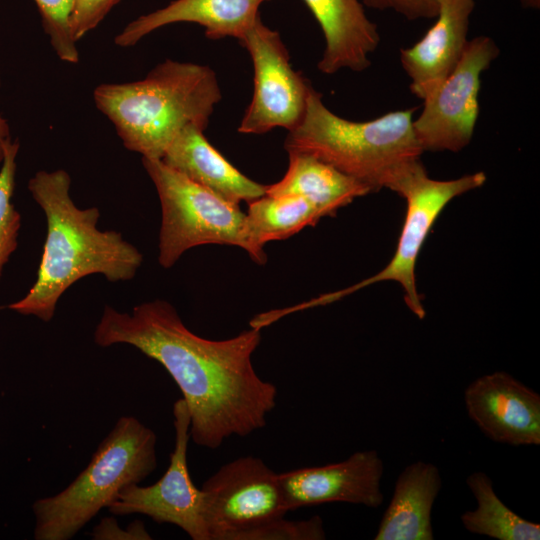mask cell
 Listing matches in <instances>:
<instances>
[{
	"mask_svg": "<svg viewBox=\"0 0 540 540\" xmlns=\"http://www.w3.org/2000/svg\"><path fill=\"white\" fill-rule=\"evenodd\" d=\"M19 142L11 140L0 167V278L5 264L18 246L21 215L12 203Z\"/></svg>",
	"mask_w": 540,
	"mask_h": 540,
	"instance_id": "22",
	"label": "cell"
},
{
	"mask_svg": "<svg viewBox=\"0 0 540 540\" xmlns=\"http://www.w3.org/2000/svg\"><path fill=\"white\" fill-rule=\"evenodd\" d=\"M166 166L205 187L223 199L239 205L266 194L257 183L236 169L196 125L184 127L160 159Z\"/></svg>",
	"mask_w": 540,
	"mask_h": 540,
	"instance_id": "16",
	"label": "cell"
},
{
	"mask_svg": "<svg viewBox=\"0 0 540 540\" xmlns=\"http://www.w3.org/2000/svg\"><path fill=\"white\" fill-rule=\"evenodd\" d=\"M266 1L270 0H174L132 20L114 42L119 47H131L149 33L180 22L202 26L206 37L213 40H240L259 17V7Z\"/></svg>",
	"mask_w": 540,
	"mask_h": 540,
	"instance_id": "15",
	"label": "cell"
},
{
	"mask_svg": "<svg viewBox=\"0 0 540 540\" xmlns=\"http://www.w3.org/2000/svg\"><path fill=\"white\" fill-rule=\"evenodd\" d=\"M41 15L42 26L58 58L76 64L79 52L71 31L74 0H34Z\"/></svg>",
	"mask_w": 540,
	"mask_h": 540,
	"instance_id": "23",
	"label": "cell"
},
{
	"mask_svg": "<svg viewBox=\"0 0 540 540\" xmlns=\"http://www.w3.org/2000/svg\"><path fill=\"white\" fill-rule=\"evenodd\" d=\"M522 7L527 9L538 10L540 8V0H519Z\"/></svg>",
	"mask_w": 540,
	"mask_h": 540,
	"instance_id": "29",
	"label": "cell"
},
{
	"mask_svg": "<svg viewBox=\"0 0 540 540\" xmlns=\"http://www.w3.org/2000/svg\"><path fill=\"white\" fill-rule=\"evenodd\" d=\"M384 463L376 450L357 451L346 460L279 473L289 512L344 502L378 508L383 503Z\"/></svg>",
	"mask_w": 540,
	"mask_h": 540,
	"instance_id": "13",
	"label": "cell"
},
{
	"mask_svg": "<svg viewBox=\"0 0 540 540\" xmlns=\"http://www.w3.org/2000/svg\"><path fill=\"white\" fill-rule=\"evenodd\" d=\"M239 42L252 59L254 88L238 132L264 134L277 127L291 131L304 117L312 86L291 66L280 34L260 16Z\"/></svg>",
	"mask_w": 540,
	"mask_h": 540,
	"instance_id": "9",
	"label": "cell"
},
{
	"mask_svg": "<svg viewBox=\"0 0 540 540\" xmlns=\"http://www.w3.org/2000/svg\"><path fill=\"white\" fill-rule=\"evenodd\" d=\"M157 436L134 416H121L84 470L62 491L32 505L34 539L70 540L124 487L157 467Z\"/></svg>",
	"mask_w": 540,
	"mask_h": 540,
	"instance_id": "5",
	"label": "cell"
},
{
	"mask_svg": "<svg viewBox=\"0 0 540 540\" xmlns=\"http://www.w3.org/2000/svg\"><path fill=\"white\" fill-rule=\"evenodd\" d=\"M159 196L162 219L158 262L172 267L187 250L205 244L232 245L248 254L246 214L205 187L166 166L142 157Z\"/></svg>",
	"mask_w": 540,
	"mask_h": 540,
	"instance_id": "6",
	"label": "cell"
},
{
	"mask_svg": "<svg viewBox=\"0 0 540 540\" xmlns=\"http://www.w3.org/2000/svg\"><path fill=\"white\" fill-rule=\"evenodd\" d=\"M466 484L477 501L474 510H468L460 517L467 531L498 540L540 539V525L508 508L495 493L492 480L486 473H471Z\"/></svg>",
	"mask_w": 540,
	"mask_h": 540,
	"instance_id": "21",
	"label": "cell"
},
{
	"mask_svg": "<svg viewBox=\"0 0 540 540\" xmlns=\"http://www.w3.org/2000/svg\"><path fill=\"white\" fill-rule=\"evenodd\" d=\"M288 154L289 166L284 177L266 186L267 195L301 196L326 217L334 215L354 199L371 193L363 183L310 154Z\"/></svg>",
	"mask_w": 540,
	"mask_h": 540,
	"instance_id": "19",
	"label": "cell"
},
{
	"mask_svg": "<svg viewBox=\"0 0 540 540\" xmlns=\"http://www.w3.org/2000/svg\"><path fill=\"white\" fill-rule=\"evenodd\" d=\"M499 54L489 36L467 41L463 54L441 85L423 100L413 128L424 151L458 152L471 141L479 115L481 74Z\"/></svg>",
	"mask_w": 540,
	"mask_h": 540,
	"instance_id": "10",
	"label": "cell"
},
{
	"mask_svg": "<svg viewBox=\"0 0 540 540\" xmlns=\"http://www.w3.org/2000/svg\"><path fill=\"white\" fill-rule=\"evenodd\" d=\"M210 540H242L289 512L276 473L254 456L222 465L201 486Z\"/></svg>",
	"mask_w": 540,
	"mask_h": 540,
	"instance_id": "8",
	"label": "cell"
},
{
	"mask_svg": "<svg viewBox=\"0 0 540 540\" xmlns=\"http://www.w3.org/2000/svg\"><path fill=\"white\" fill-rule=\"evenodd\" d=\"M319 23L325 49L318 69L334 74L341 69L360 72L370 66L380 35L360 0H303Z\"/></svg>",
	"mask_w": 540,
	"mask_h": 540,
	"instance_id": "17",
	"label": "cell"
},
{
	"mask_svg": "<svg viewBox=\"0 0 540 540\" xmlns=\"http://www.w3.org/2000/svg\"><path fill=\"white\" fill-rule=\"evenodd\" d=\"M120 0H74L71 31L76 42L95 29Z\"/></svg>",
	"mask_w": 540,
	"mask_h": 540,
	"instance_id": "25",
	"label": "cell"
},
{
	"mask_svg": "<svg viewBox=\"0 0 540 540\" xmlns=\"http://www.w3.org/2000/svg\"><path fill=\"white\" fill-rule=\"evenodd\" d=\"M173 418L174 449L163 476L149 486L124 487L107 509L118 516L146 515L157 523L178 526L193 540H210L204 493L194 485L187 464L190 415L183 398L174 403Z\"/></svg>",
	"mask_w": 540,
	"mask_h": 540,
	"instance_id": "11",
	"label": "cell"
},
{
	"mask_svg": "<svg viewBox=\"0 0 540 540\" xmlns=\"http://www.w3.org/2000/svg\"><path fill=\"white\" fill-rule=\"evenodd\" d=\"M469 418L490 440L540 445V395L505 371L476 378L464 391Z\"/></svg>",
	"mask_w": 540,
	"mask_h": 540,
	"instance_id": "12",
	"label": "cell"
},
{
	"mask_svg": "<svg viewBox=\"0 0 540 540\" xmlns=\"http://www.w3.org/2000/svg\"><path fill=\"white\" fill-rule=\"evenodd\" d=\"M248 205L245 213L248 255L258 264L267 260L263 249L266 243L287 239L324 217L311 202L298 195L265 194Z\"/></svg>",
	"mask_w": 540,
	"mask_h": 540,
	"instance_id": "20",
	"label": "cell"
},
{
	"mask_svg": "<svg viewBox=\"0 0 540 540\" xmlns=\"http://www.w3.org/2000/svg\"><path fill=\"white\" fill-rule=\"evenodd\" d=\"M474 0H439L435 23L414 45L400 50L411 92L421 100L451 74L467 44Z\"/></svg>",
	"mask_w": 540,
	"mask_h": 540,
	"instance_id": "14",
	"label": "cell"
},
{
	"mask_svg": "<svg viewBox=\"0 0 540 540\" xmlns=\"http://www.w3.org/2000/svg\"><path fill=\"white\" fill-rule=\"evenodd\" d=\"M326 538L320 516L306 520L271 521L248 532L242 540H322Z\"/></svg>",
	"mask_w": 540,
	"mask_h": 540,
	"instance_id": "24",
	"label": "cell"
},
{
	"mask_svg": "<svg viewBox=\"0 0 540 540\" xmlns=\"http://www.w3.org/2000/svg\"><path fill=\"white\" fill-rule=\"evenodd\" d=\"M70 186L71 177L63 169L38 171L28 182L45 214L47 235L34 284L7 308L44 322L53 318L58 300L76 281L91 274H102L111 282L128 281L143 261L121 233L97 228L99 209L78 208Z\"/></svg>",
	"mask_w": 540,
	"mask_h": 540,
	"instance_id": "2",
	"label": "cell"
},
{
	"mask_svg": "<svg viewBox=\"0 0 540 540\" xmlns=\"http://www.w3.org/2000/svg\"><path fill=\"white\" fill-rule=\"evenodd\" d=\"M486 182L483 172L467 174L451 180H435L428 176L419 161L408 167L391 185L390 190L406 201V214L394 256L377 274L348 288L315 298L304 308L326 305L346 295L383 281H395L404 290L407 307L419 318L425 317L416 287L415 267L424 242L446 205L454 198L477 189Z\"/></svg>",
	"mask_w": 540,
	"mask_h": 540,
	"instance_id": "7",
	"label": "cell"
},
{
	"mask_svg": "<svg viewBox=\"0 0 540 540\" xmlns=\"http://www.w3.org/2000/svg\"><path fill=\"white\" fill-rule=\"evenodd\" d=\"M221 97L213 69L171 59L141 80L100 84L93 92L124 147L152 159H161L184 127L205 130Z\"/></svg>",
	"mask_w": 540,
	"mask_h": 540,
	"instance_id": "3",
	"label": "cell"
},
{
	"mask_svg": "<svg viewBox=\"0 0 540 540\" xmlns=\"http://www.w3.org/2000/svg\"><path fill=\"white\" fill-rule=\"evenodd\" d=\"M439 468L416 461L399 474L375 540H433L432 508L441 490Z\"/></svg>",
	"mask_w": 540,
	"mask_h": 540,
	"instance_id": "18",
	"label": "cell"
},
{
	"mask_svg": "<svg viewBox=\"0 0 540 540\" xmlns=\"http://www.w3.org/2000/svg\"><path fill=\"white\" fill-rule=\"evenodd\" d=\"M374 9L393 11L407 20L433 19L438 14L439 0H362Z\"/></svg>",
	"mask_w": 540,
	"mask_h": 540,
	"instance_id": "26",
	"label": "cell"
},
{
	"mask_svg": "<svg viewBox=\"0 0 540 540\" xmlns=\"http://www.w3.org/2000/svg\"><path fill=\"white\" fill-rule=\"evenodd\" d=\"M414 108L386 113L370 121L334 114L313 87L297 127L288 131V153L310 154L363 183L371 192L389 189L423 150L413 128Z\"/></svg>",
	"mask_w": 540,
	"mask_h": 540,
	"instance_id": "4",
	"label": "cell"
},
{
	"mask_svg": "<svg viewBox=\"0 0 540 540\" xmlns=\"http://www.w3.org/2000/svg\"><path fill=\"white\" fill-rule=\"evenodd\" d=\"M260 341L261 329L253 327L224 340L203 338L160 299L131 313L106 305L94 331L98 346L131 345L165 368L186 402L191 440L208 449L263 428L276 406V386L252 364Z\"/></svg>",
	"mask_w": 540,
	"mask_h": 540,
	"instance_id": "1",
	"label": "cell"
},
{
	"mask_svg": "<svg viewBox=\"0 0 540 540\" xmlns=\"http://www.w3.org/2000/svg\"><path fill=\"white\" fill-rule=\"evenodd\" d=\"M1 86V80H0ZM10 128L6 119L0 114V165L4 159L5 150L11 141Z\"/></svg>",
	"mask_w": 540,
	"mask_h": 540,
	"instance_id": "28",
	"label": "cell"
},
{
	"mask_svg": "<svg viewBox=\"0 0 540 540\" xmlns=\"http://www.w3.org/2000/svg\"><path fill=\"white\" fill-rule=\"evenodd\" d=\"M91 538L94 540H147L152 539L146 530L144 523L135 520L122 529L117 520L112 517L103 518L92 532Z\"/></svg>",
	"mask_w": 540,
	"mask_h": 540,
	"instance_id": "27",
	"label": "cell"
}]
</instances>
